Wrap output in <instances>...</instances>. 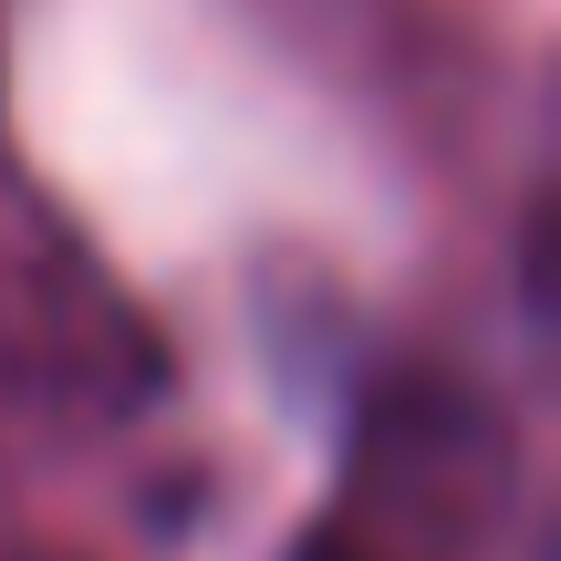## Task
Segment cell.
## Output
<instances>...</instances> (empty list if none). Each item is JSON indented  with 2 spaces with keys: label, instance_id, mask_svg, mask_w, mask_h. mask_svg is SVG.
Masks as SVG:
<instances>
[{
  "label": "cell",
  "instance_id": "1",
  "mask_svg": "<svg viewBox=\"0 0 561 561\" xmlns=\"http://www.w3.org/2000/svg\"><path fill=\"white\" fill-rule=\"evenodd\" d=\"M280 561H405V551L385 541V530H364V520H312Z\"/></svg>",
  "mask_w": 561,
  "mask_h": 561
}]
</instances>
